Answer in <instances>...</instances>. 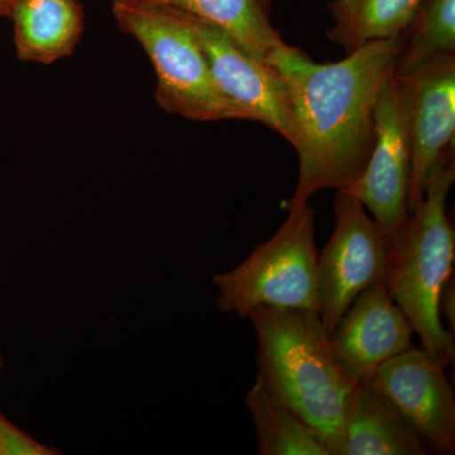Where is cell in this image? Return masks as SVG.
<instances>
[{"instance_id": "obj_1", "label": "cell", "mask_w": 455, "mask_h": 455, "mask_svg": "<svg viewBox=\"0 0 455 455\" xmlns=\"http://www.w3.org/2000/svg\"><path fill=\"white\" fill-rule=\"evenodd\" d=\"M403 44L405 32L326 64L286 44L271 60L289 90L299 127L298 184L287 212L326 188L347 190L361 176L376 136L377 99Z\"/></svg>"}, {"instance_id": "obj_2", "label": "cell", "mask_w": 455, "mask_h": 455, "mask_svg": "<svg viewBox=\"0 0 455 455\" xmlns=\"http://www.w3.org/2000/svg\"><path fill=\"white\" fill-rule=\"evenodd\" d=\"M248 319L257 340V376L337 455L344 407L355 387L316 310L257 307Z\"/></svg>"}, {"instance_id": "obj_3", "label": "cell", "mask_w": 455, "mask_h": 455, "mask_svg": "<svg viewBox=\"0 0 455 455\" xmlns=\"http://www.w3.org/2000/svg\"><path fill=\"white\" fill-rule=\"evenodd\" d=\"M455 181L454 148L431 171L423 202L407 215L394 242L390 291L431 358L454 363V334L440 317V291L453 276L455 233L447 200Z\"/></svg>"}, {"instance_id": "obj_4", "label": "cell", "mask_w": 455, "mask_h": 455, "mask_svg": "<svg viewBox=\"0 0 455 455\" xmlns=\"http://www.w3.org/2000/svg\"><path fill=\"white\" fill-rule=\"evenodd\" d=\"M119 28L140 42L154 66L156 101L164 112L190 121H245L220 89L184 13L166 5L114 0Z\"/></svg>"}, {"instance_id": "obj_5", "label": "cell", "mask_w": 455, "mask_h": 455, "mask_svg": "<svg viewBox=\"0 0 455 455\" xmlns=\"http://www.w3.org/2000/svg\"><path fill=\"white\" fill-rule=\"evenodd\" d=\"M315 211H292L276 233L236 267L215 275L217 307L242 319L257 307L317 311Z\"/></svg>"}, {"instance_id": "obj_6", "label": "cell", "mask_w": 455, "mask_h": 455, "mask_svg": "<svg viewBox=\"0 0 455 455\" xmlns=\"http://www.w3.org/2000/svg\"><path fill=\"white\" fill-rule=\"evenodd\" d=\"M333 235L317 256V313L329 334L368 287L390 280L394 243L357 197L338 191Z\"/></svg>"}, {"instance_id": "obj_7", "label": "cell", "mask_w": 455, "mask_h": 455, "mask_svg": "<svg viewBox=\"0 0 455 455\" xmlns=\"http://www.w3.org/2000/svg\"><path fill=\"white\" fill-rule=\"evenodd\" d=\"M184 13L221 92L244 113L245 121L262 123L298 146L299 127L289 90L274 66L244 52L226 32Z\"/></svg>"}, {"instance_id": "obj_8", "label": "cell", "mask_w": 455, "mask_h": 455, "mask_svg": "<svg viewBox=\"0 0 455 455\" xmlns=\"http://www.w3.org/2000/svg\"><path fill=\"white\" fill-rule=\"evenodd\" d=\"M394 83L411 156L410 212L423 202L431 171L454 148L455 55L435 60L409 76L394 74Z\"/></svg>"}, {"instance_id": "obj_9", "label": "cell", "mask_w": 455, "mask_h": 455, "mask_svg": "<svg viewBox=\"0 0 455 455\" xmlns=\"http://www.w3.org/2000/svg\"><path fill=\"white\" fill-rule=\"evenodd\" d=\"M447 363L412 347L388 359L367 386L397 412L430 453H455V397Z\"/></svg>"}, {"instance_id": "obj_10", "label": "cell", "mask_w": 455, "mask_h": 455, "mask_svg": "<svg viewBox=\"0 0 455 455\" xmlns=\"http://www.w3.org/2000/svg\"><path fill=\"white\" fill-rule=\"evenodd\" d=\"M374 143L366 167L346 193L357 197L390 236L400 235L407 215L409 196V140L395 90L394 74L383 84L374 108Z\"/></svg>"}, {"instance_id": "obj_11", "label": "cell", "mask_w": 455, "mask_h": 455, "mask_svg": "<svg viewBox=\"0 0 455 455\" xmlns=\"http://www.w3.org/2000/svg\"><path fill=\"white\" fill-rule=\"evenodd\" d=\"M414 334L386 280L352 301L331 333V346L350 381L367 386L385 362L414 347Z\"/></svg>"}, {"instance_id": "obj_12", "label": "cell", "mask_w": 455, "mask_h": 455, "mask_svg": "<svg viewBox=\"0 0 455 455\" xmlns=\"http://www.w3.org/2000/svg\"><path fill=\"white\" fill-rule=\"evenodd\" d=\"M414 430L370 386L358 385L344 407L337 455H427Z\"/></svg>"}, {"instance_id": "obj_13", "label": "cell", "mask_w": 455, "mask_h": 455, "mask_svg": "<svg viewBox=\"0 0 455 455\" xmlns=\"http://www.w3.org/2000/svg\"><path fill=\"white\" fill-rule=\"evenodd\" d=\"M17 55L22 61L51 65L79 44L84 9L79 0H11Z\"/></svg>"}, {"instance_id": "obj_14", "label": "cell", "mask_w": 455, "mask_h": 455, "mask_svg": "<svg viewBox=\"0 0 455 455\" xmlns=\"http://www.w3.org/2000/svg\"><path fill=\"white\" fill-rule=\"evenodd\" d=\"M132 4L166 5L217 26L248 55L271 62L286 42L272 25V0H124Z\"/></svg>"}, {"instance_id": "obj_15", "label": "cell", "mask_w": 455, "mask_h": 455, "mask_svg": "<svg viewBox=\"0 0 455 455\" xmlns=\"http://www.w3.org/2000/svg\"><path fill=\"white\" fill-rule=\"evenodd\" d=\"M424 0H333L334 25L326 36L346 53L372 41L387 40L406 31Z\"/></svg>"}, {"instance_id": "obj_16", "label": "cell", "mask_w": 455, "mask_h": 455, "mask_svg": "<svg viewBox=\"0 0 455 455\" xmlns=\"http://www.w3.org/2000/svg\"><path fill=\"white\" fill-rule=\"evenodd\" d=\"M259 455H331L323 440L257 376L245 395Z\"/></svg>"}, {"instance_id": "obj_17", "label": "cell", "mask_w": 455, "mask_h": 455, "mask_svg": "<svg viewBox=\"0 0 455 455\" xmlns=\"http://www.w3.org/2000/svg\"><path fill=\"white\" fill-rule=\"evenodd\" d=\"M451 55H455V0H424L407 26L394 74L409 76Z\"/></svg>"}, {"instance_id": "obj_18", "label": "cell", "mask_w": 455, "mask_h": 455, "mask_svg": "<svg viewBox=\"0 0 455 455\" xmlns=\"http://www.w3.org/2000/svg\"><path fill=\"white\" fill-rule=\"evenodd\" d=\"M56 449L41 444L0 414V455H53Z\"/></svg>"}, {"instance_id": "obj_19", "label": "cell", "mask_w": 455, "mask_h": 455, "mask_svg": "<svg viewBox=\"0 0 455 455\" xmlns=\"http://www.w3.org/2000/svg\"><path fill=\"white\" fill-rule=\"evenodd\" d=\"M438 309L440 317L447 319L449 329L454 333L455 329V280L454 276L449 278L443 286L439 295Z\"/></svg>"}, {"instance_id": "obj_20", "label": "cell", "mask_w": 455, "mask_h": 455, "mask_svg": "<svg viewBox=\"0 0 455 455\" xmlns=\"http://www.w3.org/2000/svg\"><path fill=\"white\" fill-rule=\"evenodd\" d=\"M11 0H0V16L8 17Z\"/></svg>"}, {"instance_id": "obj_21", "label": "cell", "mask_w": 455, "mask_h": 455, "mask_svg": "<svg viewBox=\"0 0 455 455\" xmlns=\"http://www.w3.org/2000/svg\"><path fill=\"white\" fill-rule=\"evenodd\" d=\"M2 370H3V357H2V353H0V374H2Z\"/></svg>"}]
</instances>
